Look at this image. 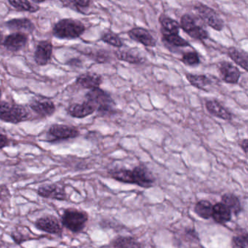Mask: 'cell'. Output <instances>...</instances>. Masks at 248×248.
<instances>
[{
    "mask_svg": "<svg viewBox=\"0 0 248 248\" xmlns=\"http://www.w3.org/2000/svg\"><path fill=\"white\" fill-rule=\"evenodd\" d=\"M110 248H143L136 238L130 236H118L111 241Z\"/></svg>",
    "mask_w": 248,
    "mask_h": 248,
    "instance_id": "obj_21",
    "label": "cell"
},
{
    "mask_svg": "<svg viewBox=\"0 0 248 248\" xmlns=\"http://www.w3.org/2000/svg\"><path fill=\"white\" fill-rule=\"evenodd\" d=\"M228 56L238 66L242 67L244 70L248 72V53L243 50H239L236 47H231L228 49Z\"/></svg>",
    "mask_w": 248,
    "mask_h": 248,
    "instance_id": "obj_25",
    "label": "cell"
},
{
    "mask_svg": "<svg viewBox=\"0 0 248 248\" xmlns=\"http://www.w3.org/2000/svg\"><path fill=\"white\" fill-rule=\"evenodd\" d=\"M213 206V204L209 200H200L194 205V213L200 218L208 220L211 217Z\"/></svg>",
    "mask_w": 248,
    "mask_h": 248,
    "instance_id": "obj_26",
    "label": "cell"
},
{
    "mask_svg": "<svg viewBox=\"0 0 248 248\" xmlns=\"http://www.w3.org/2000/svg\"><path fill=\"white\" fill-rule=\"evenodd\" d=\"M127 34L132 40L146 47H154L156 46V40L146 29L141 28V27L132 29Z\"/></svg>",
    "mask_w": 248,
    "mask_h": 248,
    "instance_id": "obj_16",
    "label": "cell"
},
{
    "mask_svg": "<svg viewBox=\"0 0 248 248\" xmlns=\"http://www.w3.org/2000/svg\"><path fill=\"white\" fill-rule=\"evenodd\" d=\"M184 234H185V237L188 239V240L194 241V242L200 240L198 233L194 228H186L184 229Z\"/></svg>",
    "mask_w": 248,
    "mask_h": 248,
    "instance_id": "obj_36",
    "label": "cell"
},
{
    "mask_svg": "<svg viewBox=\"0 0 248 248\" xmlns=\"http://www.w3.org/2000/svg\"><path fill=\"white\" fill-rule=\"evenodd\" d=\"M47 136L49 137L47 141L55 143L78 138L79 136V131L77 127L73 126L54 124L49 128Z\"/></svg>",
    "mask_w": 248,
    "mask_h": 248,
    "instance_id": "obj_6",
    "label": "cell"
},
{
    "mask_svg": "<svg viewBox=\"0 0 248 248\" xmlns=\"http://www.w3.org/2000/svg\"><path fill=\"white\" fill-rule=\"evenodd\" d=\"M11 236L13 240H14L17 245H21V244L27 242V241L32 239V238L30 237L29 235L21 233V232H18V231L13 232L12 233H11Z\"/></svg>",
    "mask_w": 248,
    "mask_h": 248,
    "instance_id": "obj_35",
    "label": "cell"
},
{
    "mask_svg": "<svg viewBox=\"0 0 248 248\" xmlns=\"http://www.w3.org/2000/svg\"><path fill=\"white\" fill-rule=\"evenodd\" d=\"M4 42V36L2 34V31H0V46H2Z\"/></svg>",
    "mask_w": 248,
    "mask_h": 248,
    "instance_id": "obj_41",
    "label": "cell"
},
{
    "mask_svg": "<svg viewBox=\"0 0 248 248\" xmlns=\"http://www.w3.org/2000/svg\"><path fill=\"white\" fill-rule=\"evenodd\" d=\"M85 54L97 63H108L111 59L109 53L105 50H91Z\"/></svg>",
    "mask_w": 248,
    "mask_h": 248,
    "instance_id": "obj_32",
    "label": "cell"
},
{
    "mask_svg": "<svg viewBox=\"0 0 248 248\" xmlns=\"http://www.w3.org/2000/svg\"><path fill=\"white\" fill-rule=\"evenodd\" d=\"M28 35L24 33L14 32L5 37L3 46L11 52H18L24 48L28 43Z\"/></svg>",
    "mask_w": 248,
    "mask_h": 248,
    "instance_id": "obj_14",
    "label": "cell"
},
{
    "mask_svg": "<svg viewBox=\"0 0 248 248\" xmlns=\"http://www.w3.org/2000/svg\"><path fill=\"white\" fill-rule=\"evenodd\" d=\"M96 111V107L90 102V101H84L81 104H74L69 106L67 109L68 114L71 117L75 118H85L88 116L91 115Z\"/></svg>",
    "mask_w": 248,
    "mask_h": 248,
    "instance_id": "obj_17",
    "label": "cell"
},
{
    "mask_svg": "<svg viewBox=\"0 0 248 248\" xmlns=\"http://www.w3.org/2000/svg\"><path fill=\"white\" fill-rule=\"evenodd\" d=\"M10 143H11V141H10L8 136L0 133V150L9 146Z\"/></svg>",
    "mask_w": 248,
    "mask_h": 248,
    "instance_id": "obj_39",
    "label": "cell"
},
{
    "mask_svg": "<svg viewBox=\"0 0 248 248\" xmlns=\"http://www.w3.org/2000/svg\"><path fill=\"white\" fill-rule=\"evenodd\" d=\"M2 89H1V88H0V99H1V98H2ZM1 101V100H0Z\"/></svg>",
    "mask_w": 248,
    "mask_h": 248,
    "instance_id": "obj_42",
    "label": "cell"
},
{
    "mask_svg": "<svg viewBox=\"0 0 248 248\" xmlns=\"http://www.w3.org/2000/svg\"><path fill=\"white\" fill-rule=\"evenodd\" d=\"M232 248H248V233L247 230L242 231L232 236Z\"/></svg>",
    "mask_w": 248,
    "mask_h": 248,
    "instance_id": "obj_29",
    "label": "cell"
},
{
    "mask_svg": "<svg viewBox=\"0 0 248 248\" xmlns=\"http://www.w3.org/2000/svg\"><path fill=\"white\" fill-rule=\"evenodd\" d=\"M82 62L80 59L78 58H73V59H69L66 62V65L72 66V67L79 68L82 66Z\"/></svg>",
    "mask_w": 248,
    "mask_h": 248,
    "instance_id": "obj_38",
    "label": "cell"
},
{
    "mask_svg": "<svg viewBox=\"0 0 248 248\" xmlns=\"http://www.w3.org/2000/svg\"><path fill=\"white\" fill-rule=\"evenodd\" d=\"M5 26L14 32L31 34L35 30L34 23L27 18H14L5 23Z\"/></svg>",
    "mask_w": 248,
    "mask_h": 248,
    "instance_id": "obj_15",
    "label": "cell"
},
{
    "mask_svg": "<svg viewBox=\"0 0 248 248\" xmlns=\"http://www.w3.org/2000/svg\"><path fill=\"white\" fill-rule=\"evenodd\" d=\"M218 71L220 78L226 83L236 84L239 82L241 76L240 71L230 62L226 61L220 62L218 63Z\"/></svg>",
    "mask_w": 248,
    "mask_h": 248,
    "instance_id": "obj_13",
    "label": "cell"
},
{
    "mask_svg": "<svg viewBox=\"0 0 248 248\" xmlns=\"http://www.w3.org/2000/svg\"><path fill=\"white\" fill-rule=\"evenodd\" d=\"M163 39L168 44L175 47H189L190 46L189 43L186 40H184L178 34H171L165 32L163 33Z\"/></svg>",
    "mask_w": 248,
    "mask_h": 248,
    "instance_id": "obj_31",
    "label": "cell"
},
{
    "mask_svg": "<svg viewBox=\"0 0 248 248\" xmlns=\"http://www.w3.org/2000/svg\"><path fill=\"white\" fill-rule=\"evenodd\" d=\"M181 27L191 38L203 40L208 38V33L199 25L195 18L189 14H184L181 18Z\"/></svg>",
    "mask_w": 248,
    "mask_h": 248,
    "instance_id": "obj_8",
    "label": "cell"
},
{
    "mask_svg": "<svg viewBox=\"0 0 248 248\" xmlns=\"http://www.w3.org/2000/svg\"><path fill=\"white\" fill-rule=\"evenodd\" d=\"M181 62L186 66H196L200 63V57L197 52H188L183 54Z\"/></svg>",
    "mask_w": 248,
    "mask_h": 248,
    "instance_id": "obj_34",
    "label": "cell"
},
{
    "mask_svg": "<svg viewBox=\"0 0 248 248\" xmlns=\"http://www.w3.org/2000/svg\"><path fill=\"white\" fill-rule=\"evenodd\" d=\"M220 202L224 204L230 210L232 214L238 216L242 212V203L237 196L232 193H226L221 197Z\"/></svg>",
    "mask_w": 248,
    "mask_h": 248,
    "instance_id": "obj_23",
    "label": "cell"
},
{
    "mask_svg": "<svg viewBox=\"0 0 248 248\" xmlns=\"http://www.w3.org/2000/svg\"><path fill=\"white\" fill-rule=\"evenodd\" d=\"M37 194L41 197L58 201L67 200L65 188L58 184H47L40 186L37 189Z\"/></svg>",
    "mask_w": 248,
    "mask_h": 248,
    "instance_id": "obj_10",
    "label": "cell"
},
{
    "mask_svg": "<svg viewBox=\"0 0 248 248\" xmlns=\"http://www.w3.org/2000/svg\"><path fill=\"white\" fill-rule=\"evenodd\" d=\"M11 192L5 185L0 186V200L6 201L11 198Z\"/></svg>",
    "mask_w": 248,
    "mask_h": 248,
    "instance_id": "obj_37",
    "label": "cell"
},
{
    "mask_svg": "<svg viewBox=\"0 0 248 248\" xmlns=\"http://www.w3.org/2000/svg\"><path fill=\"white\" fill-rule=\"evenodd\" d=\"M85 98L96 107V111L101 115H110L115 111V103L111 95L100 88L87 93Z\"/></svg>",
    "mask_w": 248,
    "mask_h": 248,
    "instance_id": "obj_3",
    "label": "cell"
},
{
    "mask_svg": "<svg viewBox=\"0 0 248 248\" xmlns=\"http://www.w3.org/2000/svg\"><path fill=\"white\" fill-rule=\"evenodd\" d=\"M101 40L104 43H107V44L114 46V47H121L123 46V42H122L120 37L115 33L111 31H107L103 33Z\"/></svg>",
    "mask_w": 248,
    "mask_h": 248,
    "instance_id": "obj_33",
    "label": "cell"
},
{
    "mask_svg": "<svg viewBox=\"0 0 248 248\" xmlns=\"http://www.w3.org/2000/svg\"><path fill=\"white\" fill-rule=\"evenodd\" d=\"M205 106L207 111L215 117H218V118L222 119V120H227V121L232 120V114L229 112L227 108H225L218 101H214V100L207 101L206 102Z\"/></svg>",
    "mask_w": 248,
    "mask_h": 248,
    "instance_id": "obj_22",
    "label": "cell"
},
{
    "mask_svg": "<svg viewBox=\"0 0 248 248\" xmlns=\"http://www.w3.org/2000/svg\"><path fill=\"white\" fill-rule=\"evenodd\" d=\"M186 78L192 86L202 91H208V88L211 87L213 83V81L207 75L186 74Z\"/></svg>",
    "mask_w": 248,
    "mask_h": 248,
    "instance_id": "obj_24",
    "label": "cell"
},
{
    "mask_svg": "<svg viewBox=\"0 0 248 248\" xmlns=\"http://www.w3.org/2000/svg\"><path fill=\"white\" fill-rule=\"evenodd\" d=\"M239 146H240L241 149L244 151L245 155L248 154V140L247 139H244V140H241L240 143H239Z\"/></svg>",
    "mask_w": 248,
    "mask_h": 248,
    "instance_id": "obj_40",
    "label": "cell"
},
{
    "mask_svg": "<svg viewBox=\"0 0 248 248\" xmlns=\"http://www.w3.org/2000/svg\"><path fill=\"white\" fill-rule=\"evenodd\" d=\"M30 114L24 106L0 101V120L5 123L18 124L30 120Z\"/></svg>",
    "mask_w": 248,
    "mask_h": 248,
    "instance_id": "obj_4",
    "label": "cell"
},
{
    "mask_svg": "<svg viewBox=\"0 0 248 248\" xmlns=\"http://www.w3.org/2000/svg\"><path fill=\"white\" fill-rule=\"evenodd\" d=\"M110 178L124 184H134L140 188H152L155 184V178L149 168L140 165L133 169L113 168L108 171Z\"/></svg>",
    "mask_w": 248,
    "mask_h": 248,
    "instance_id": "obj_1",
    "label": "cell"
},
{
    "mask_svg": "<svg viewBox=\"0 0 248 248\" xmlns=\"http://www.w3.org/2000/svg\"><path fill=\"white\" fill-rule=\"evenodd\" d=\"M34 226L38 230L50 234L62 236L63 233V229L57 217L53 215H46L39 217Z\"/></svg>",
    "mask_w": 248,
    "mask_h": 248,
    "instance_id": "obj_9",
    "label": "cell"
},
{
    "mask_svg": "<svg viewBox=\"0 0 248 248\" xmlns=\"http://www.w3.org/2000/svg\"><path fill=\"white\" fill-rule=\"evenodd\" d=\"M194 9L198 16L207 26L216 31H221L223 30L224 27V22L214 10L203 4L195 5Z\"/></svg>",
    "mask_w": 248,
    "mask_h": 248,
    "instance_id": "obj_7",
    "label": "cell"
},
{
    "mask_svg": "<svg viewBox=\"0 0 248 248\" xmlns=\"http://www.w3.org/2000/svg\"><path fill=\"white\" fill-rule=\"evenodd\" d=\"M63 7L75 10L79 13L83 14L84 10L91 6V1L87 0H75V1H62L61 2Z\"/></svg>",
    "mask_w": 248,
    "mask_h": 248,
    "instance_id": "obj_30",
    "label": "cell"
},
{
    "mask_svg": "<svg viewBox=\"0 0 248 248\" xmlns=\"http://www.w3.org/2000/svg\"><path fill=\"white\" fill-rule=\"evenodd\" d=\"M102 77L93 72H87L79 75L76 79V83L85 89L93 90L99 88L102 84Z\"/></svg>",
    "mask_w": 248,
    "mask_h": 248,
    "instance_id": "obj_18",
    "label": "cell"
},
{
    "mask_svg": "<svg viewBox=\"0 0 248 248\" xmlns=\"http://www.w3.org/2000/svg\"><path fill=\"white\" fill-rule=\"evenodd\" d=\"M88 219L89 216L87 212L78 209L67 208L62 215V224L72 233H78L84 230Z\"/></svg>",
    "mask_w": 248,
    "mask_h": 248,
    "instance_id": "obj_5",
    "label": "cell"
},
{
    "mask_svg": "<svg viewBox=\"0 0 248 248\" xmlns=\"http://www.w3.org/2000/svg\"><path fill=\"white\" fill-rule=\"evenodd\" d=\"M53 46L49 40H43L37 44L34 59L38 66H44L50 62L53 55Z\"/></svg>",
    "mask_w": 248,
    "mask_h": 248,
    "instance_id": "obj_12",
    "label": "cell"
},
{
    "mask_svg": "<svg viewBox=\"0 0 248 248\" xmlns=\"http://www.w3.org/2000/svg\"><path fill=\"white\" fill-rule=\"evenodd\" d=\"M211 217L216 223L225 225L232 220V214L224 204L217 202L213 204Z\"/></svg>",
    "mask_w": 248,
    "mask_h": 248,
    "instance_id": "obj_19",
    "label": "cell"
},
{
    "mask_svg": "<svg viewBox=\"0 0 248 248\" xmlns=\"http://www.w3.org/2000/svg\"><path fill=\"white\" fill-rule=\"evenodd\" d=\"M162 28L168 34H178L181 26L175 20L165 15H161L159 18Z\"/></svg>",
    "mask_w": 248,
    "mask_h": 248,
    "instance_id": "obj_27",
    "label": "cell"
},
{
    "mask_svg": "<svg viewBox=\"0 0 248 248\" xmlns=\"http://www.w3.org/2000/svg\"><path fill=\"white\" fill-rule=\"evenodd\" d=\"M83 23L72 18H63L58 21L53 28V34L60 40H75L85 33Z\"/></svg>",
    "mask_w": 248,
    "mask_h": 248,
    "instance_id": "obj_2",
    "label": "cell"
},
{
    "mask_svg": "<svg viewBox=\"0 0 248 248\" xmlns=\"http://www.w3.org/2000/svg\"><path fill=\"white\" fill-rule=\"evenodd\" d=\"M30 107L40 117H51L56 110V105L53 101L47 98H33L30 103Z\"/></svg>",
    "mask_w": 248,
    "mask_h": 248,
    "instance_id": "obj_11",
    "label": "cell"
},
{
    "mask_svg": "<svg viewBox=\"0 0 248 248\" xmlns=\"http://www.w3.org/2000/svg\"><path fill=\"white\" fill-rule=\"evenodd\" d=\"M116 57L122 62H127L133 64H141L144 63L145 59L140 56L139 52L132 49H124L114 52Z\"/></svg>",
    "mask_w": 248,
    "mask_h": 248,
    "instance_id": "obj_20",
    "label": "cell"
},
{
    "mask_svg": "<svg viewBox=\"0 0 248 248\" xmlns=\"http://www.w3.org/2000/svg\"><path fill=\"white\" fill-rule=\"evenodd\" d=\"M8 3L18 11L22 12L36 13L40 9L38 5H33L32 2L27 0L24 1H8Z\"/></svg>",
    "mask_w": 248,
    "mask_h": 248,
    "instance_id": "obj_28",
    "label": "cell"
}]
</instances>
